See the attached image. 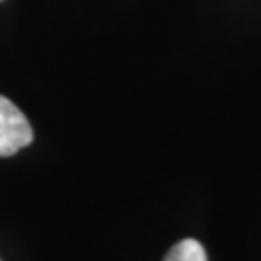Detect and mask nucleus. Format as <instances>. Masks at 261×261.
Here are the masks:
<instances>
[{
  "mask_svg": "<svg viewBox=\"0 0 261 261\" xmlns=\"http://www.w3.org/2000/svg\"><path fill=\"white\" fill-rule=\"evenodd\" d=\"M33 142V126L9 98L0 96V157H11Z\"/></svg>",
  "mask_w": 261,
  "mask_h": 261,
  "instance_id": "1",
  "label": "nucleus"
},
{
  "mask_svg": "<svg viewBox=\"0 0 261 261\" xmlns=\"http://www.w3.org/2000/svg\"><path fill=\"white\" fill-rule=\"evenodd\" d=\"M163 261H207V252L200 242L181 240L168 250V255Z\"/></svg>",
  "mask_w": 261,
  "mask_h": 261,
  "instance_id": "2",
  "label": "nucleus"
}]
</instances>
